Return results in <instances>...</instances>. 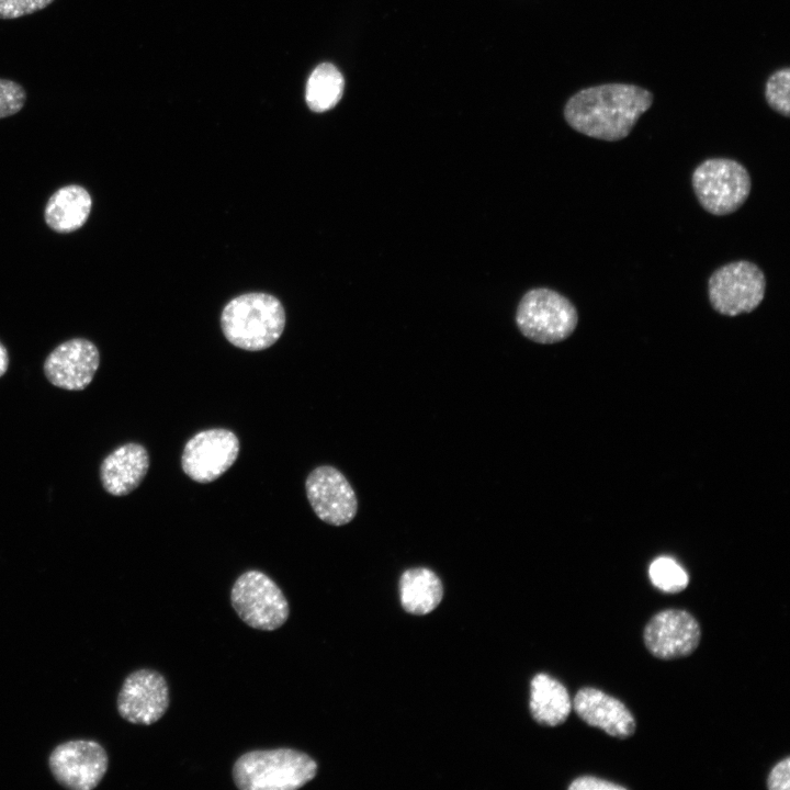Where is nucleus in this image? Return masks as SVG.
Masks as SVG:
<instances>
[{
    "label": "nucleus",
    "instance_id": "22",
    "mask_svg": "<svg viewBox=\"0 0 790 790\" xmlns=\"http://www.w3.org/2000/svg\"><path fill=\"white\" fill-rule=\"evenodd\" d=\"M24 87L11 79L0 78V120L19 113L26 103Z\"/></svg>",
    "mask_w": 790,
    "mask_h": 790
},
{
    "label": "nucleus",
    "instance_id": "5",
    "mask_svg": "<svg viewBox=\"0 0 790 790\" xmlns=\"http://www.w3.org/2000/svg\"><path fill=\"white\" fill-rule=\"evenodd\" d=\"M692 188L700 205L718 216L740 208L749 195L752 181L746 168L729 158H710L692 173Z\"/></svg>",
    "mask_w": 790,
    "mask_h": 790
},
{
    "label": "nucleus",
    "instance_id": "25",
    "mask_svg": "<svg viewBox=\"0 0 790 790\" xmlns=\"http://www.w3.org/2000/svg\"><path fill=\"white\" fill-rule=\"evenodd\" d=\"M627 788L594 776H582L574 779L568 790H625Z\"/></svg>",
    "mask_w": 790,
    "mask_h": 790
},
{
    "label": "nucleus",
    "instance_id": "17",
    "mask_svg": "<svg viewBox=\"0 0 790 790\" xmlns=\"http://www.w3.org/2000/svg\"><path fill=\"white\" fill-rule=\"evenodd\" d=\"M530 712L533 719L546 726H556L566 721L572 701L565 686L548 674L535 675L530 682Z\"/></svg>",
    "mask_w": 790,
    "mask_h": 790
},
{
    "label": "nucleus",
    "instance_id": "16",
    "mask_svg": "<svg viewBox=\"0 0 790 790\" xmlns=\"http://www.w3.org/2000/svg\"><path fill=\"white\" fill-rule=\"evenodd\" d=\"M91 206V196L83 187L68 184L48 199L44 211L45 222L57 233H71L86 224Z\"/></svg>",
    "mask_w": 790,
    "mask_h": 790
},
{
    "label": "nucleus",
    "instance_id": "11",
    "mask_svg": "<svg viewBox=\"0 0 790 790\" xmlns=\"http://www.w3.org/2000/svg\"><path fill=\"white\" fill-rule=\"evenodd\" d=\"M169 706L166 679L156 670L143 668L131 673L117 696L120 715L129 723L150 725L157 722Z\"/></svg>",
    "mask_w": 790,
    "mask_h": 790
},
{
    "label": "nucleus",
    "instance_id": "23",
    "mask_svg": "<svg viewBox=\"0 0 790 790\" xmlns=\"http://www.w3.org/2000/svg\"><path fill=\"white\" fill-rule=\"evenodd\" d=\"M55 0H0V20H13L42 11Z\"/></svg>",
    "mask_w": 790,
    "mask_h": 790
},
{
    "label": "nucleus",
    "instance_id": "2",
    "mask_svg": "<svg viewBox=\"0 0 790 790\" xmlns=\"http://www.w3.org/2000/svg\"><path fill=\"white\" fill-rule=\"evenodd\" d=\"M222 330L234 346L259 351L271 347L282 335L285 312L280 301L266 293L233 298L223 309Z\"/></svg>",
    "mask_w": 790,
    "mask_h": 790
},
{
    "label": "nucleus",
    "instance_id": "7",
    "mask_svg": "<svg viewBox=\"0 0 790 790\" xmlns=\"http://www.w3.org/2000/svg\"><path fill=\"white\" fill-rule=\"evenodd\" d=\"M765 289L764 272L757 264L746 260L720 267L708 282L711 306L725 316H737L756 309L764 298Z\"/></svg>",
    "mask_w": 790,
    "mask_h": 790
},
{
    "label": "nucleus",
    "instance_id": "21",
    "mask_svg": "<svg viewBox=\"0 0 790 790\" xmlns=\"http://www.w3.org/2000/svg\"><path fill=\"white\" fill-rule=\"evenodd\" d=\"M790 69L781 68L772 72L765 86V99L768 105L783 116H789Z\"/></svg>",
    "mask_w": 790,
    "mask_h": 790
},
{
    "label": "nucleus",
    "instance_id": "8",
    "mask_svg": "<svg viewBox=\"0 0 790 790\" xmlns=\"http://www.w3.org/2000/svg\"><path fill=\"white\" fill-rule=\"evenodd\" d=\"M48 766L60 786L71 790H91L105 776L109 757L104 747L95 741L70 740L53 749Z\"/></svg>",
    "mask_w": 790,
    "mask_h": 790
},
{
    "label": "nucleus",
    "instance_id": "15",
    "mask_svg": "<svg viewBox=\"0 0 790 790\" xmlns=\"http://www.w3.org/2000/svg\"><path fill=\"white\" fill-rule=\"evenodd\" d=\"M149 467L146 449L138 443L116 448L101 463L103 488L113 496H124L139 486Z\"/></svg>",
    "mask_w": 790,
    "mask_h": 790
},
{
    "label": "nucleus",
    "instance_id": "3",
    "mask_svg": "<svg viewBox=\"0 0 790 790\" xmlns=\"http://www.w3.org/2000/svg\"><path fill=\"white\" fill-rule=\"evenodd\" d=\"M317 774L316 761L292 748L251 751L234 764L233 779L241 790H295Z\"/></svg>",
    "mask_w": 790,
    "mask_h": 790
},
{
    "label": "nucleus",
    "instance_id": "20",
    "mask_svg": "<svg viewBox=\"0 0 790 790\" xmlns=\"http://www.w3.org/2000/svg\"><path fill=\"white\" fill-rule=\"evenodd\" d=\"M648 576L656 588L668 594L684 590L689 583L686 571L675 560L667 556L657 557L651 563Z\"/></svg>",
    "mask_w": 790,
    "mask_h": 790
},
{
    "label": "nucleus",
    "instance_id": "6",
    "mask_svg": "<svg viewBox=\"0 0 790 790\" xmlns=\"http://www.w3.org/2000/svg\"><path fill=\"white\" fill-rule=\"evenodd\" d=\"M232 606L249 627L272 631L289 618V603L281 588L264 573L248 571L233 585Z\"/></svg>",
    "mask_w": 790,
    "mask_h": 790
},
{
    "label": "nucleus",
    "instance_id": "9",
    "mask_svg": "<svg viewBox=\"0 0 790 790\" xmlns=\"http://www.w3.org/2000/svg\"><path fill=\"white\" fill-rule=\"evenodd\" d=\"M238 453L239 441L233 431L206 429L185 443L181 458L182 470L198 483H211L234 464Z\"/></svg>",
    "mask_w": 790,
    "mask_h": 790
},
{
    "label": "nucleus",
    "instance_id": "13",
    "mask_svg": "<svg viewBox=\"0 0 790 790\" xmlns=\"http://www.w3.org/2000/svg\"><path fill=\"white\" fill-rule=\"evenodd\" d=\"M100 364V353L93 342L74 338L57 346L44 362V373L55 386L68 391L84 390L93 380Z\"/></svg>",
    "mask_w": 790,
    "mask_h": 790
},
{
    "label": "nucleus",
    "instance_id": "19",
    "mask_svg": "<svg viewBox=\"0 0 790 790\" xmlns=\"http://www.w3.org/2000/svg\"><path fill=\"white\" fill-rule=\"evenodd\" d=\"M345 79L339 69L330 64L323 63L311 74L306 84V102L314 112H325L332 109L341 99Z\"/></svg>",
    "mask_w": 790,
    "mask_h": 790
},
{
    "label": "nucleus",
    "instance_id": "10",
    "mask_svg": "<svg viewBox=\"0 0 790 790\" xmlns=\"http://www.w3.org/2000/svg\"><path fill=\"white\" fill-rule=\"evenodd\" d=\"M643 640L647 651L656 658L670 661L692 654L701 640L697 619L682 609H665L646 623Z\"/></svg>",
    "mask_w": 790,
    "mask_h": 790
},
{
    "label": "nucleus",
    "instance_id": "1",
    "mask_svg": "<svg viewBox=\"0 0 790 790\" xmlns=\"http://www.w3.org/2000/svg\"><path fill=\"white\" fill-rule=\"evenodd\" d=\"M653 103L648 90L628 83L585 88L564 106V119L576 132L601 140L625 138Z\"/></svg>",
    "mask_w": 790,
    "mask_h": 790
},
{
    "label": "nucleus",
    "instance_id": "4",
    "mask_svg": "<svg viewBox=\"0 0 790 790\" xmlns=\"http://www.w3.org/2000/svg\"><path fill=\"white\" fill-rule=\"evenodd\" d=\"M516 321L521 334L538 343L568 338L578 323L573 303L556 291L533 289L521 298Z\"/></svg>",
    "mask_w": 790,
    "mask_h": 790
},
{
    "label": "nucleus",
    "instance_id": "18",
    "mask_svg": "<svg viewBox=\"0 0 790 790\" xmlns=\"http://www.w3.org/2000/svg\"><path fill=\"white\" fill-rule=\"evenodd\" d=\"M443 587L435 572L426 567L405 571L399 579L403 608L413 614H427L441 601Z\"/></svg>",
    "mask_w": 790,
    "mask_h": 790
},
{
    "label": "nucleus",
    "instance_id": "26",
    "mask_svg": "<svg viewBox=\"0 0 790 790\" xmlns=\"http://www.w3.org/2000/svg\"><path fill=\"white\" fill-rule=\"evenodd\" d=\"M9 365V356L5 347L0 342V376H2Z\"/></svg>",
    "mask_w": 790,
    "mask_h": 790
},
{
    "label": "nucleus",
    "instance_id": "24",
    "mask_svg": "<svg viewBox=\"0 0 790 790\" xmlns=\"http://www.w3.org/2000/svg\"><path fill=\"white\" fill-rule=\"evenodd\" d=\"M769 790H788L790 788V758L777 763L770 770L767 778Z\"/></svg>",
    "mask_w": 790,
    "mask_h": 790
},
{
    "label": "nucleus",
    "instance_id": "14",
    "mask_svg": "<svg viewBox=\"0 0 790 790\" xmlns=\"http://www.w3.org/2000/svg\"><path fill=\"white\" fill-rule=\"evenodd\" d=\"M572 708L585 723L612 737L624 740L635 733L636 722L627 706L597 688H580L575 695Z\"/></svg>",
    "mask_w": 790,
    "mask_h": 790
},
{
    "label": "nucleus",
    "instance_id": "12",
    "mask_svg": "<svg viewBox=\"0 0 790 790\" xmlns=\"http://www.w3.org/2000/svg\"><path fill=\"white\" fill-rule=\"evenodd\" d=\"M307 499L326 523L342 526L349 523L358 510V499L345 475L329 465L313 470L305 483Z\"/></svg>",
    "mask_w": 790,
    "mask_h": 790
}]
</instances>
